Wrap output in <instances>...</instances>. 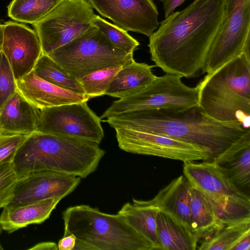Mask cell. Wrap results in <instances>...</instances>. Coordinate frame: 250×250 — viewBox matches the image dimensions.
Wrapping results in <instances>:
<instances>
[{
    "mask_svg": "<svg viewBox=\"0 0 250 250\" xmlns=\"http://www.w3.org/2000/svg\"><path fill=\"white\" fill-rule=\"evenodd\" d=\"M92 23L113 46L126 53L133 54V52L140 44L126 31L105 21L99 16L95 15Z\"/></svg>",
    "mask_w": 250,
    "mask_h": 250,
    "instance_id": "28",
    "label": "cell"
},
{
    "mask_svg": "<svg viewBox=\"0 0 250 250\" xmlns=\"http://www.w3.org/2000/svg\"><path fill=\"white\" fill-rule=\"evenodd\" d=\"M4 24L0 23V52L1 51L3 38Z\"/></svg>",
    "mask_w": 250,
    "mask_h": 250,
    "instance_id": "37",
    "label": "cell"
},
{
    "mask_svg": "<svg viewBox=\"0 0 250 250\" xmlns=\"http://www.w3.org/2000/svg\"><path fill=\"white\" fill-rule=\"evenodd\" d=\"M76 244V238L72 234L63 236L58 244L59 250H73Z\"/></svg>",
    "mask_w": 250,
    "mask_h": 250,
    "instance_id": "34",
    "label": "cell"
},
{
    "mask_svg": "<svg viewBox=\"0 0 250 250\" xmlns=\"http://www.w3.org/2000/svg\"><path fill=\"white\" fill-rule=\"evenodd\" d=\"M0 228H1V227H0V232H1V229H0ZM3 250V248L2 247V246H1V244H0V250Z\"/></svg>",
    "mask_w": 250,
    "mask_h": 250,
    "instance_id": "38",
    "label": "cell"
},
{
    "mask_svg": "<svg viewBox=\"0 0 250 250\" xmlns=\"http://www.w3.org/2000/svg\"><path fill=\"white\" fill-rule=\"evenodd\" d=\"M225 15V0H198L173 12L149 37L155 66L186 78L202 72Z\"/></svg>",
    "mask_w": 250,
    "mask_h": 250,
    "instance_id": "1",
    "label": "cell"
},
{
    "mask_svg": "<svg viewBox=\"0 0 250 250\" xmlns=\"http://www.w3.org/2000/svg\"><path fill=\"white\" fill-rule=\"evenodd\" d=\"M155 66L134 60L124 65L109 84L104 95L121 99L143 89L157 78L152 71Z\"/></svg>",
    "mask_w": 250,
    "mask_h": 250,
    "instance_id": "21",
    "label": "cell"
},
{
    "mask_svg": "<svg viewBox=\"0 0 250 250\" xmlns=\"http://www.w3.org/2000/svg\"><path fill=\"white\" fill-rule=\"evenodd\" d=\"M250 233V221L218 227L204 240L197 249L232 250L243 237Z\"/></svg>",
    "mask_w": 250,
    "mask_h": 250,
    "instance_id": "26",
    "label": "cell"
},
{
    "mask_svg": "<svg viewBox=\"0 0 250 250\" xmlns=\"http://www.w3.org/2000/svg\"><path fill=\"white\" fill-rule=\"evenodd\" d=\"M160 210L148 200L133 199L132 203H126L117 213L151 243L153 250H161L156 226V216Z\"/></svg>",
    "mask_w": 250,
    "mask_h": 250,
    "instance_id": "22",
    "label": "cell"
},
{
    "mask_svg": "<svg viewBox=\"0 0 250 250\" xmlns=\"http://www.w3.org/2000/svg\"><path fill=\"white\" fill-rule=\"evenodd\" d=\"M62 0H12L8 6V16L32 24L40 21Z\"/></svg>",
    "mask_w": 250,
    "mask_h": 250,
    "instance_id": "27",
    "label": "cell"
},
{
    "mask_svg": "<svg viewBox=\"0 0 250 250\" xmlns=\"http://www.w3.org/2000/svg\"><path fill=\"white\" fill-rule=\"evenodd\" d=\"M28 136L0 132V165L13 162L17 151Z\"/></svg>",
    "mask_w": 250,
    "mask_h": 250,
    "instance_id": "32",
    "label": "cell"
},
{
    "mask_svg": "<svg viewBox=\"0 0 250 250\" xmlns=\"http://www.w3.org/2000/svg\"><path fill=\"white\" fill-rule=\"evenodd\" d=\"M190 209L193 228L199 240L220 226L211 205L202 192L191 184Z\"/></svg>",
    "mask_w": 250,
    "mask_h": 250,
    "instance_id": "24",
    "label": "cell"
},
{
    "mask_svg": "<svg viewBox=\"0 0 250 250\" xmlns=\"http://www.w3.org/2000/svg\"><path fill=\"white\" fill-rule=\"evenodd\" d=\"M184 163L185 177L211 205L220 226L250 221V196L233 186L212 161Z\"/></svg>",
    "mask_w": 250,
    "mask_h": 250,
    "instance_id": "6",
    "label": "cell"
},
{
    "mask_svg": "<svg viewBox=\"0 0 250 250\" xmlns=\"http://www.w3.org/2000/svg\"><path fill=\"white\" fill-rule=\"evenodd\" d=\"M157 230L161 250H195L199 241L196 234L170 215L159 211Z\"/></svg>",
    "mask_w": 250,
    "mask_h": 250,
    "instance_id": "23",
    "label": "cell"
},
{
    "mask_svg": "<svg viewBox=\"0 0 250 250\" xmlns=\"http://www.w3.org/2000/svg\"><path fill=\"white\" fill-rule=\"evenodd\" d=\"M162 3L165 18L174 12L175 9L180 6L186 0H159Z\"/></svg>",
    "mask_w": 250,
    "mask_h": 250,
    "instance_id": "33",
    "label": "cell"
},
{
    "mask_svg": "<svg viewBox=\"0 0 250 250\" xmlns=\"http://www.w3.org/2000/svg\"><path fill=\"white\" fill-rule=\"evenodd\" d=\"M1 51L17 80L33 70L42 55L39 37L35 30L13 21L4 23Z\"/></svg>",
    "mask_w": 250,
    "mask_h": 250,
    "instance_id": "15",
    "label": "cell"
},
{
    "mask_svg": "<svg viewBox=\"0 0 250 250\" xmlns=\"http://www.w3.org/2000/svg\"><path fill=\"white\" fill-rule=\"evenodd\" d=\"M197 0H195L194 1H197Z\"/></svg>",
    "mask_w": 250,
    "mask_h": 250,
    "instance_id": "39",
    "label": "cell"
},
{
    "mask_svg": "<svg viewBox=\"0 0 250 250\" xmlns=\"http://www.w3.org/2000/svg\"><path fill=\"white\" fill-rule=\"evenodd\" d=\"M81 178L62 173L44 171L18 179L9 205H19L51 198L62 199L78 187Z\"/></svg>",
    "mask_w": 250,
    "mask_h": 250,
    "instance_id": "14",
    "label": "cell"
},
{
    "mask_svg": "<svg viewBox=\"0 0 250 250\" xmlns=\"http://www.w3.org/2000/svg\"><path fill=\"white\" fill-rule=\"evenodd\" d=\"M17 180L12 163L0 165V208L10 203Z\"/></svg>",
    "mask_w": 250,
    "mask_h": 250,
    "instance_id": "31",
    "label": "cell"
},
{
    "mask_svg": "<svg viewBox=\"0 0 250 250\" xmlns=\"http://www.w3.org/2000/svg\"><path fill=\"white\" fill-rule=\"evenodd\" d=\"M196 106L198 102L195 87L184 84L180 76L166 73L157 77L143 89L113 102L100 119L151 110L181 112Z\"/></svg>",
    "mask_w": 250,
    "mask_h": 250,
    "instance_id": "8",
    "label": "cell"
},
{
    "mask_svg": "<svg viewBox=\"0 0 250 250\" xmlns=\"http://www.w3.org/2000/svg\"><path fill=\"white\" fill-rule=\"evenodd\" d=\"M124 65L102 69L90 73L82 78L79 82L89 99L101 96L120 69Z\"/></svg>",
    "mask_w": 250,
    "mask_h": 250,
    "instance_id": "29",
    "label": "cell"
},
{
    "mask_svg": "<svg viewBox=\"0 0 250 250\" xmlns=\"http://www.w3.org/2000/svg\"><path fill=\"white\" fill-rule=\"evenodd\" d=\"M190 184L181 175L162 188L149 202L174 218L184 227L195 233L190 209Z\"/></svg>",
    "mask_w": 250,
    "mask_h": 250,
    "instance_id": "18",
    "label": "cell"
},
{
    "mask_svg": "<svg viewBox=\"0 0 250 250\" xmlns=\"http://www.w3.org/2000/svg\"><path fill=\"white\" fill-rule=\"evenodd\" d=\"M101 120L87 102L63 104L40 109L36 131L99 144L104 137Z\"/></svg>",
    "mask_w": 250,
    "mask_h": 250,
    "instance_id": "11",
    "label": "cell"
},
{
    "mask_svg": "<svg viewBox=\"0 0 250 250\" xmlns=\"http://www.w3.org/2000/svg\"><path fill=\"white\" fill-rule=\"evenodd\" d=\"M16 83L17 91L39 109L89 100L87 96L73 92L42 79L33 70L16 81Z\"/></svg>",
    "mask_w": 250,
    "mask_h": 250,
    "instance_id": "16",
    "label": "cell"
},
{
    "mask_svg": "<svg viewBox=\"0 0 250 250\" xmlns=\"http://www.w3.org/2000/svg\"><path fill=\"white\" fill-rule=\"evenodd\" d=\"M29 250H58V245L54 242H45L37 244Z\"/></svg>",
    "mask_w": 250,
    "mask_h": 250,
    "instance_id": "36",
    "label": "cell"
},
{
    "mask_svg": "<svg viewBox=\"0 0 250 250\" xmlns=\"http://www.w3.org/2000/svg\"><path fill=\"white\" fill-rule=\"evenodd\" d=\"M118 146L134 154L151 155L185 162L210 161L204 151L167 136L125 128H115Z\"/></svg>",
    "mask_w": 250,
    "mask_h": 250,
    "instance_id": "12",
    "label": "cell"
},
{
    "mask_svg": "<svg viewBox=\"0 0 250 250\" xmlns=\"http://www.w3.org/2000/svg\"><path fill=\"white\" fill-rule=\"evenodd\" d=\"M115 25L149 37L158 27V11L153 0H87Z\"/></svg>",
    "mask_w": 250,
    "mask_h": 250,
    "instance_id": "13",
    "label": "cell"
},
{
    "mask_svg": "<svg viewBox=\"0 0 250 250\" xmlns=\"http://www.w3.org/2000/svg\"><path fill=\"white\" fill-rule=\"evenodd\" d=\"M61 200L55 197L22 205H7L0 215L1 228L11 233L31 224H41L49 217Z\"/></svg>",
    "mask_w": 250,
    "mask_h": 250,
    "instance_id": "20",
    "label": "cell"
},
{
    "mask_svg": "<svg viewBox=\"0 0 250 250\" xmlns=\"http://www.w3.org/2000/svg\"><path fill=\"white\" fill-rule=\"evenodd\" d=\"M47 55L78 81L94 71L134 60L133 54L115 47L94 25Z\"/></svg>",
    "mask_w": 250,
    "mask_h": 250,
    "instance_id": "7",
    "label": "cell"
},
{
    "mask_svg": "<svg viewBox=\"0 0 250 250\" xmlns=\"http://www.w3.org/2000/svg\"><path fill=\"white\" fill-rule=\"evenodd\" d=\"M17 91L16 80L9 62L0 52V113L9 98Z\"/></svg>",
    "mask_w": 250,
    "mask_h": 250,
    "instance_id": "30",
    "label": "cell"
},
{
    "mask_svg": "<svg viewBox=\"0 0 250 250\" xmlns=\"http://www.w3.org/2000/svg\"><path fill=\"white\" fill-rule=\"evenodd\" d=\"M33 70L39 77L51 83L73 92L85 95L79 81L46 54H42Z\"/></svg>",
    "mask_w": 250,
    "mask_h": 250,
    "instance_id": "25",
    "label": "cell"
},
{
    "mask_svg": "<svg viewBox=\"0 0 250 250\" xmlns=\"http://www.w3.org/2000/svg\"><path fill=\"white\" fill-rule=\"evenodd\" d=\"M250 233L241 239L232 248V250H250Z\"/></svg>",
    "mask_w": 250,
    "mask_h": 250,
    "instance_id": "35",
    "label": "cell"
},
{
    "mask_svg": "<svg viewBox=\"0 0 250 250\" xmlns=\"http://www.w3.org/2000/svg\"><path fill=\"white\" fill-rule=\"evenodd\" d=\"M40 115V109L17 90L0 113V132L29 135L36 131Z\"/></svg>",
    "mask_w": 250,
    "mask_h": 250,
    "instance_id": "19",
    "label": "cell"
},
{
    "mask_svg": "<svg viewBox=\"0 0 250 250\" xmlns=\"http://www.w3.org/2000/svg\"><path fill=\"white\" fill-rule=\"evenodd\" d=\"M212 161L233 186L250 196V132Z\"/></svg>",
    "mask_w": 250,
    "mask_h": 250,
    "instance_id": "17",
    "label": "cell"
},
{
    "mask_svg": "<svg viewBox=\"0 0 250 250\" xmlns=\"http://www.w3.org/2000/svg\"><path fill=\"white\" fill-rule=\"evenodd\" d=\"M95 14L87 0H62L40 21L33 24L42 53L49 54L93 26Z\"/></svg>",
    "mask_w": 250,
    "mask_h": 250,
    "instance_id": "9",
    "label": "cell"
},
{
    "mask_svg": "<svg viewBox=\"0 0 250 250\" xmlns=\"http://www.w3.org/2000/svg\"><path fill=\"white\" fill-rule=\"evenodd\" d=\"M195 88L198 106L208 116L250 129V57L242 53L232 58Z\"/></svg>",
    "mask_w": 250,
    "mask_h": 250,
    "instance_id": "4",
    "label": "cell"
},
{
    "mask_svg": "<svg viewBox=\"0 0 250 250\" xmlns=\"http://www.w3.org/2000/svg\"><path fill=\"white\" fill-rule=\"evenodd\" d=\"M104 154L96 143L35 131L19 147L12 164L18 179L44 171L84 178L96 170Z\"/></svg>",
    "mask_w": 250,
    "mask_h": 250,
    "instance_id": "3",
    "label": "cell"
},
{
    "mask_svg": "<svg viewBox=\"0 0 250 250\" xmlns=\"http://www.w3.org/2000/svg\"><path fill=\"white\" fill-rule=\"evenodd\" d=\"M63 236L76 238L73 250H154L151 243L119 213L108 214L87 205L62 212Z\"/></svg>",
    "mask_w": 250,
    "mask_h": 250,
    "instance_id": "5",
    "label": "cell"
},
{
    "mask_svg": "<svg viewBox=\"0 0 250 250\" xmlns=\"http://www.w3.org/2000/svg\"><path fill=\"white\" fill-rule=\"evenodd\" d=\"M103 121L114 129L160 135L189 144L208 153L210 161L250 132L239 123L210 118L198 106L176 113L164 110L133 111Z\"/></svg>",
    "mask_w": 250,
    "mask_h": 250,
    "instance_id": "2",
    "label": "cell"
},
{
    "mask_svg": "<svg viewBox=\"0 0 250 250\" xmlns=\"http://www.w3.org/2000/svg\"><path fill=\"white\" fill-rule=\"evenodd\" d=\"M250 43V0H225V15L202 73H209L243 53Z\"/></svg>",
    "mask_w": 250,
    "mask_h": 250,
    "instance_id": "10",
    "label": "cell"
}]
</instances>
